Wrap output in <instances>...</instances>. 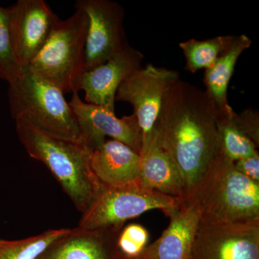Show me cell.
Wrapping results in <instances>:
<instances>
[{
	"label": "cell",
	"mask_w": 259,
	"mask_h": 259,
	"mask_svg": "<svg viewBox=\"0 0 259 259\" xmlns=\"http://www.w3.org/2000/svg\"><path fill=\"white\" fill-rule=\"evenodd\" d=\"M149 240V233L145 227L136 223L122 228L117 239V248L121 254L130 258H139Z\"/></svg>",
	"instance_id": "obj_22"
},
{
	"label": "cell",
	"mask_w": 259,
	"mask_h": 259,
	"mask_svg": "<svg viewBox=\"0 0 259 259\" xmlns=\"http://www.w3.org/2000/svg\"><path fill=\"white\" fill-rule=\"evenodd\" d=\"M233 35H221L204 40L190 39L180 44L186 59L185 69L194 74L212 66L234 40Z\"/></svg>",
	"instance_id": "obj_18"
},
{
	"label": "cell",
	"mask_w": 259,
	"mask_h": 259,
	"mask_svg": "<svg viewBox=\"0 0 259 259\" xmlns=\"http://www.w3.org/2000/svg\"><path fill=\"white\" fill-rule=\"evenodd\" d=\"M180 80L175 70L147 64L122 81L115 101L128 102L142 134V150L154 142L155 125L167 94ZM141 150V151H142Z\"/></svg>",
	"instance_id": "obj_7"
},
{
	"label": "cell",
	"mask_w": 259,
	"mask_h": 259,
	"mask_svg": "<svg viewBox=\"0 0 259 259\" xmlns=\"http://www.w3.org/2000/svg\"><path fill=\"white\" fill-rule=\"evenodd\" d=\"M8 84L10 113L15 122L50 137L83 144L76 116L60 89L26 68Z\"/></svg>",
	"instance_id": "obj_3"
},
{
	"label": "cell",
	"mask_w": 259,
	"mask_h": 259,
	"mask_svg": "<svg viewBox=\"0 0 259 259\" xmlns=\"http://www.w3.org/2000/svg\"><path fill=\"white\" fill-rule=\"evenodd\" d=\"M115 259H141V258H130V257L125 256L122 254H121L120 252L118 251V253L116 255Z\"/></svg>",
	"instance_id": "obj_25"
},
{
	"label": "cell",
	"mask_w": 259,
	"mask_h": 259,
	"mask_svg": "<svg viewBox=\"0 0 259 259\" xmlns=\"http://www.w3.org/2000/svg\"><path fill=\"white\" fill-rule=\"evenodd\" d=\"M143 59L144 55L129 46L105 64L84 71L79 88L84 92L85 100L115 111L117 89L124 80L142 67Z\"/></svg>",
	"instance_id": "obj_12"
},
{
	"label": "cell",
	"mask_w": 259,
	"mask_h": 259,
	"mask_svg": "<svg viewBox=\"0 0 259 259\" xmlns=\"http://www.w3.org/2000/svg\"><path fill=\"white\" fill-rule=\"evenodd\" d=\"M204 226L259 225V183L229 163L200 200Z\"/></svg>",
	"instance_id": "obj_6"
},
{
	"label": "cell",
	"mask_w": 259,
	"mask_h": 259,
	"mask_svg": "<svg viewBox=\"0 0 259 259\" xmlns=\"http://www.w3.org/2000/svg\"><path fill=\"white\" fill-rule=\"evenodd\" d=\"M122 228H71L37 259H115L118 253L117 237Z\"/></svg>",
	"instance_id": "obj_14"
},
{
	"label": "cell",
	"mask_w": 259,
	"mask_h": 259,
	"mask_svg": "<svg viewBox=\"0 0 259 259\" xmlns=\"http://www.w3.org/2000/svg\"><path fill=\"white\" fill-rule=\"evenodd\" d=\"M245 35L235 36L231 45L218 58L212 66L205 70L204 83L205 93L221 116L231 115L234 110L228 103V89L238 58L251 46Z\"/></svg>",
	"instance_id": "obj_17"
},
{
	"label": "cell",
	"mask_w": 259,
	"mask_h": 259,
	"mask_svg": "<svg viewBox=\"0 0 259 259\" xmlns=\"http://www.w3.org/2000/svg\"><path fill=\"white\" fill-rule=\"evenodd\" d=\"M70 230H48L36 236L15 241L0 239V259H37L49 245L67 234Z\"/></svg>",
	"instance_id": "obj_19"
},
{
	"label": "cell",
	"mask_w": 259,
	"mask_h": 259,
	"mask_svg": "<svg viewBox=\"0 0 259 259\" xmlns=\"http://www.w3.org/2000/svg\"><path fill=\"white\" fill-rule=\"evenodd\" d=\"M218 117L205 92L190 83L179 80L165 97L155 136L180 172L185 203L200 201L232 163L223 151Z\"/></svg>",
	"instance_id": "obj_1"
},
{
	"label": "cell",
	"mask_w": 259,
	"mask_h": 259,
	"mask_svg": "<svg viewBox=\"0 0 259 259\" xmlns=\"http://www.w3.org/2000/svg\"><path fill=\"white\" fill-rule=\"evenodd\" d=\"M183 202L179 197L145 188L139 182L125 187H102L81 213L78 227L87 230L122 228L126 221L152 209H161L168 217Z\"/></svg>",
	"instance_id": "obj_5"
},
{
	"label": "cell",
	"mask_w": 259,
	"mask_h": 259,
	"mask_svg": "<svg viewBox=\"0 0 259 259\" xmlns=\"http://www.w3.org/2000/svg\"><path fill=\"white\" fill-rule=\"evenodd\" d=\"M88 18L76 9L65 20H59L35 59L26 69L60 89L64 93H79L85 71V44Z\"/></svg>",
	"instance_id": "obj_4"
},
{
	"label": "cell",
	"mask_w": 259,
	"mask_h": 259,
	"mask_svg": "<svg viewBox=\"0 0 259 259\" xmlns=\"http://www.w3.org/2000/svg\"><path fill=\"white\" fill-rule=\"evenodd\" d=\"M15 123L29 156L46 165L75 207L84 212L103 187L92 169L93 150L83 143L50 137L23 122Z\"/></svg>",
	"instance_id": "obj_2"
},
{
	"label": "cell",
	"mask_w": 259,
	"mask_h": 259,
	"mask_svg": "<svg viewBox=\"0 0 259 259\" xmlns=\"http://www.w3.org/2000/svg\"><path fill=\"white\" fill-rule=\"evenodd\" d=\"M21 69L13 48L10 8L0 5V79L9 83L16 78Z\"/></svg>",
	"instance_id": "obj_21"
},
{
	"label": "cell",
	"mask_w": 259,
	"mask_h": 259,
	"mask_svg": "<svg viewBox=\"0 0 259 259\" xmlns=\"http://www.w3.org/2000/svg\"><path fill=\"white\" fill-rule=\"evenodd\" d=\"M237 127L250 140L259 146V116L258 112L253 109H247L241 112H234L232 116Z\"/></svg>",
	"instance_id": "obj_23"
},
{
	"label": "cell",
	"mask_w": 259,
	"mask_h": 259,
	"mask_svg": "<svg viewBox=\"0 0 259 259\" xmlns=\"http://www.w3.org/2000/svg\"><path fill=\"white\" fill-rule=\"evenodd\" d=\"M235 168L253 182L259 183V153L233 162Z\"/></svg>",
	"instance_id": "obj_24"
},
{
	"label": "cell",
	"mask_w": 259,
	"mask_h": 259,
	"mask_svg": "<svg viewBox=\"0 0 259 259\" xmlns=\"http://www.w3.org/2000/svg\"><path fill=\"white\" fill-rule=\"evenodd\" d=\"M139 182L145 188L184 201L183 182L175 163L156 139L140 153Z\"/></svg>",
	"instance_id": "obj_16"
},
{
	"label": "cell",
	"mask_w": 259,
	"mask_h": 259,
	"mask_svg": "<svg viewBox=\"0 0 259 259\" xmlns=\"http://www.w3.org/2000/svg\"><path fill=\"white\" fill-rule=\"evenodd\" d=\"M191 259H259V225L199 224Z\"/></svg>",
	"instance_id": "obj_11"
},
{
	"label": "cell",
	"mask_w": 259,
	"mask_h": 259,
	"mask_svg": "<svg viewBox=\"0 0 259 259\" xmlns=\"http://www.w3.org/2000/svg\"><path fill=\"white\" fill-rule=\"evenodd\" d=\"M201 214L200 201L183 202L180 208L168 216L169 225L161 236L146 246L140 258L191 259Z\"/></svg>",
	"instance_id": "obj_13"
},
{
	"label": "cell",
	"mask_w": 259,
	"mask_h": 259,
	"mask_svg": "<svg viewBox=\"0 0 259 259\" xmlns=\"http://www.w3.org/2000/svg\"><path fill=\"white\" fill-rule=\"evenodd\" d=\"M76 9L88 18L85 71L105 64L129 47L124 28L125 10L110 0H78Z\"/></svg>",
	"instance_id": "obj_8"
},
{
	"label": "cell",
	"mask_w": 259,
	"mask_h": 259,
	"mask_svg": "<svg viewBox=\"0 0 259 259\" xmlns=\"http://www.w3.org/2000/svg\"><path fill=\"white\" fill-rule=\"evenodd\" d=\"M231 115H218V125L221 144L227 159L232 162L248 157L258 152L254 143L237 127Z\"/></svg>",
	"instance_id": "obj_20"
},
{
	"label": "cell",
	"mask_w": 259,
	"mask_h": 259,
	"mask_svg": "<svg viewBox=\"0 0 259 259\" xmlns=\"http://www.w3.org/2000/svg\"><path fill=\"white\" fill-rule=\"evenodd\" d=\"M141 156L127 145L105 142L93 151L91 167L103 187H120L139 183Z\"/></svg>",
	"instance_id": "obj_15"
},
{
	"label": "cell",
	"mask_w": 259,
	"mask_h": 259,
	"mask_svg": "<svg viewBox=\"0 0 259 259\" xmlns=\"http://www.w3.org/2000/svg\"><path fill=\"white\" fill-rule=\"evenodd\" d=\"M79 124L83 144L91 150L101 146L106 136L127 145L140 153L142 150V134L134 115L118 118L115 111L81 100L73 93L69 102Z\"/></svg>",
	"instance_id": "obj_9"
},
{
	"label": "cell",
	"mask_w": 259,
	"mask_h": 259,
	"mask_svg": "<svg viewBox=\"0 0 259 259\" xmlns=\"http://www.w3.org/2000/svg\"><path fill=\"white\" fill-rule=\"evenodd\" d=\"M10 10L15 58L23 69L45 46L60 19L44 0H19Z\"/></svg>",
	"instance_id": "obj_10"
}]
</instances>
